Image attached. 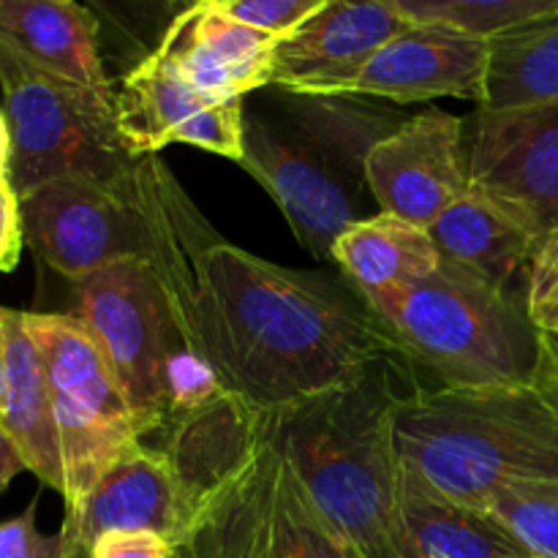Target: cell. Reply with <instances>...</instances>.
I'll list each match as a JSON object with an SVG mask.
<instances>
[{
  "label": "cell",
  "instance_id": "6da1fadb",
  "mask_svg": "<svg viewBox=\"0 0 558 558\" xmlns=\"http://www.w3.org/2000/svg\"><path fill=\"white\" fill-rule=\"evenodd\" d=\"M194 332L227 392L281 412L398 354L360 292L216 240L196 265Z\"/></svg>",
  "mask_w": 558,
  "mask_h": 558
},
{
  "label": "cell",
  "instance_id": "7a4b0ae2",
  "mask_svg": "<svg viewBox=\"0 0 558 558\" xmlns=\"http://www.w3.org/2000/svg\"><path fill=\"white\" fill-rule=\"evenodd\" d=\"M163 430L161 450L191 499L178 558H357L276 445L265 412L227 392Z\"/></svg>",
  "mask_w": 558,
  "mask_h": 558
},
{
  "label": "cell",
  "instance_id": "3957f363",
  "mask_svg": "<svg viewBox=\"0 0 558 558\" xmlns=\"http://www.w3.org/2000/svg\"><path fill=\"white\" fill-rule=\"evenodd\" d=\"M398 357L379 360L327 396L265 412L276 445L357 558H423L401 505L396 417L414 385L403 379Z\"/></svg>",
  "mask_w": 558,
  "mask_h": 558
},
{
  "label": "cell",
  "instance_id": "277c9868",
  "mask_svg": "<svg viewBox=\"0 0 558 558\" xmlns=\"http://www.w3.org/2000/svg\"><path fill=\"white\" fill-rule=\"evenodd\" d=\"M20 210L33 254L71 283L114 262H147L189 311L199 256L221 240L158 156H140L114 180H49L20 196Z\"/></svg>",
  "mask_w": 558,
  "mask_h": 558
},
{
  "label": "cell",
  "instance_id": "5b68a950",
  "mask_svg": "<svg viewBox=\"0 0 558 558\" xmlns=\"http://www.w3.org/2000/svg\"><path fill=\"white\" fill-rule=\"evenodd\" d=\"M396 450L414 483L483 510L505 485H558V414L532 387L414 385L398 407Z\"/></svg>",
  "mask_w": 558,
  "mask_h": 558
},
{
  "label": "cell",
  "instance_id": "8992f818",
  "mask_svg": "<svg viewBox=\"0 0 558 558\" xmlns=\"http://www.w3.org/2000/svg\"><path fill=\"white\" fill-rule=\"evenodd\" d=\"M392 347L436 379V390L532 387L539 330L526 298L441 262L420 281L365 298Z\"/></svg>",
  "mask_w": 558,
  "mask_h": 558
},
{
  "label": "cell",
  "instance_id": "52a82bcc",
  "mask_svg": "<svg viewBox=\"0 0 558 558\" xmlns=\"http://www.w3.org/2000/svg\"><path fill=\"white\" fill-rule=\"evenodd\" d=\"M0 90L11 129V185L27 194L58 178L114 180L136 156L114 120V93L63 80L0 41Z\"/></svg>",
  "mask_w": 558,
  "mask_h": 558
},
{
  "label": "cell",
  "instance_id": "ba28073f",
  "mask_svg": "<svg viewBox=\"0 0 558 558\" xmlns=\"http://www.w3.org/2000/svg\"><path fill=\"white\" fill-rule=\"evenodd\" d=\"M71 314L104 352L145 436L163 430V365L180 347L199 349L194 314L174 300L156 267L136 259L76 281Z\"/></svg>",
  "mask_w": 558,
  "mask_h": 558
},
{
  "label": "cell",
  "instance_id": "9c48e42d",
  "mask_svg": "<svg viewBox=\"0 0 558 558\" xmlns=\"http://www.w3.org/2000/svg\"><path fill=\"white\" fill-rule=\"evenodd\" d=\"M25 327L41 352L52 392L63 501L71 512L114 463L145 441V430L104 352L74 314H25Z\"/></svg>",
  "mask_w": 558,
  "mask_h": 558
},
{
  "label": "cell",
  "instance_id": "30bf717a",
  "mask_svg": "<svg viewBox=\"0 0 558 558\" xmlns=\"http://www.w3.org/2000/svg\"><path fill=\"white\" fill-rule=\"evenodd\" d=\"M469 189L539 240L558 229V104L477 107L466 120Z\"/></svg>",
  "mask_w": 558,
  "mask_h": 558
},
{
  "label": "cell",
  "instance_id": "8fae6325",
  "mask_svg": "<svg viewBox=\"0 0 558 558\" xmlns=\"http://www.w3.org/2000/svg\"><path fill=\"white\" fill-rule=\"evenodd\" d=\"M363 180L381 213L430 229L469 194L466 120L436 107L412 114L371 147Z\"/></svg>",
  "mask_w": 558,
  "mask_h": 558
},
{
  "label": "cell",
  "instance_id": "7c38bea8",
  "mask_svg": "<svg viewBox=\"0 0 558 558\" xmlns=\"http://www.w3.org/2000/svg\"><path fill=\"white\" fill-rule=\"evenodd\" d=\"M114 120L131 156H158L172 142L240 163L243 98H210L194 90L158 52L142 58L114 93Z\"/></svg>",
  "mask_w": 558,
  "mask_h": 558
},
{
  "label": "cell",
  "instance_id": "4fadbf2b",
  "mask_svg": "<svg viewBox=\"0 0 558 558\" xmlns=\"http://www.w3.org/2000/svg\"><path fill=\"white\" fill-rule=\"evenodd\" d=\"M490 38L439 22H412L381 44L338 96L425 104L466 98L483 107L488 96Z\"/></svg>",
  "mask_w": 558,
  "mask_h": 558
},
{
  "label": "cell",
  "instance_id": "5bb4252c",
  "mask_svg": "<svg viewBox=\"0 0 558 558\" xmlns=\"http://www.w3.org/2000/svg\"><path fill=\"white\" fill-rule=\"evenodd\" d=\"M240 167L272 196L298 243L316 259L332 262V245L360 216L325 156L267 120L245 118Z\"/></svg>",
  "mask_w": 558,
  "mask_h": 558
},
{
  "label": "cell",
  "instance_id": "9a60e30c",
  "mask_svg": "<svg viewBox=\"0 0 558 558\" xmlns=\"http://www.w3.org/2000/svg\"><path fill=\"white\" fill-rule=\"evenodd\" d=\"M191 521V499L161 447L142 441L114 463L76 510L65 512L60 537L65 558L87 556L109 532H156L180 548Z\"/></svg>",
  "mask_w": 558,
  "mask_h": 558
},
{
  "label": "cell",
  "instance_id": "2e32d148",
  "mask_svg": "<svg viewBox=\"0 0 558 558\" xmlns=\"http://www.w3.org/2000/svg\"><path fill=\"white\" fill-rule=\"evenodd\" d=\"M409 25L387 0H332L278 41L270 85L292 96H338L343 82Z\"/></svg>",
  "mask_w": 558,
  "mask_h": 558
},
{
  "label": "cell",
  "instance_id": "e0dca14e",
  "mask_svg": "<svg viewBox=\"0 0 558 558\" xmlns=\"http://www.w3.org/2000/svg\"><path fill=\"white\" fill-rule=\"evenodd\" d=\"M278 41L196 0L169 25L156 52L194 90L210 98H243L272 82Z\"/></svg>",
  "mask_w": 558,
  "mask_h": 558
},
{
  "label": "cell",
  "instance_id": "ac0fdd59",
  "mask_svg": "<svg viewBox=\"0 0 558 558\" xmlns=\"http://www.w3.org/2000/svg\"><path fill=\"white\" fill-rule=\"evenodd\" d=\"M0 41L49 74L112 93L101 22L76 0H0Z\"/></svg>",
  "mask_w": 558,
  "mask_h": 558
},
{
  "label": "cell",
  "instance_id": "d6986e66",
  "mask_svg": "<svg viewBox=\"0 0 558 558\" xmlns=\"http://www.w3.org/2000/svg\"><path fill=\"white\" fill-rule=\"evenodd\" d=\"M5 341V387L0 425L20 450L27 472L63 496L65 472L60 434L54 423L52 392L41 352L25 327V311L0 308Z\"/></svg>",
  "mask_w": 558,
  "mask_h": 558
},
{
  "label": "cell",
  "instance_id": "ffe728a7",
  "mask_svg": "<svg viewBox=\"0 0 558 558\" xmlns=\"http://www.w3.org/2000/svg\"><path fill=\"white\" fill-rule=\"evenodd\" d=\"M430 238L441 262L496 289H512L521 272L526 276L529 262L543 243L532 229L472 189L441 213Z\"/></svg>",
  "mask_w": 558,
  "mask_h": 558
},
{
  "label": "cell",
  "instance_id": "44dd1931",
  "mask_svg": "<svg viewBox=\"0 0 558 558\" xmlns=\"http://www.w3.org/2000/svg\"><path fill=\"white\" fill-rule=\"evenodd\" d=\"M332 262L363 298L381 289L420 281L439 270L441 256L430 229L379 213L357 218L332 245Z\"/></svg>",
  "mask_w": 558,
  "mask_h": 558
},
{
  "label": "cell",
  "instance_id": "7402d4cb",
  "mask_svg": "<svg viewBox=\"0 0 558 558\" xmlns=\"http://www.w3.org/2000/svg\"><path fill=\"white\" fill-rule=\"evenodd\" d=\"M403 472V469H401ZM401 505L407 529L423 558H529L534 556L488 510L445 499L403 472Z\"/></svg>",
  "mask_w": 558,
  "mask_h": 558
},
{
  "label": "cell",
  "instance_id": "603a6c76",
  "mask_svg": "<svg viewBox=\"0 0 558 558\" xmlns=\"http://www.w3.org/2000/svg\"><path fill=\"white\" fill-rule=\"evenodd\" d=\"M558 104V14L490 38L483 107Z\"/></svg>",
  "mask_w": 558,
  "mask_h": 558
},
{
  "label": "cell",
  "instance_id": "cb8c5ba5",
  "mask_svg": "<svg viewBox=\"0 0 558 558\" xmlns=\"http://www.w3.org/2000/svg\"><path fill=\"white\" fill-rule=\"evenodd\" d=\"M409 22H439L494 38L558 14V0H387Z\"/></svg>",
  "mask_w": 558,
  "mask_h": 558
},
{
  "label": "cell",
  "instance_id": "d4e9b609",
  "mask_svg": "<svg viewBox=\"0 0 558 558\" xmlns=\"http://www.w3.org/2000/svg\"><path fill=\"white\" fill-rule=\"evenodd\" d=\"M483 510L510 529L534 556L558 558V485H505Z\"/></svg>",
  "mask_w": 558,
  "mask_h": 558
},
{
  "label": "cell",
  "instance_id": "484cf974",
  "mask_svg": "<svg viewBox=\"0 0 558 558\" xmlns=\"http://www.w3.org/2000/svg\"><path fill=\"white\" fill-rule=\"evenodd\" d=\"M196 0H87V9L98 16L101 31L120 33L131 49L156 52L163 33Z\"/></svg>",
  "mask_w": 558,
  "mask_h": 558
},
{
  "label": "cell",
  "instance_id": "4316f807",
  "mask_svg": "<svg viewBox=\"0 0 558 558\" xmlns=\"http://www.w3.org/2000/svg\"><path fill=\"white\" fill-rule=\"evenodd\" d=\"M227 396L221 376L210 360L194 347H180L163 365V398H167V425L180 417L202 412ZM163 425V428H167Z\"/></svg>",
  "mask_w": 558,
  "mask_h": 558
},
{
  "label": "cell",
  "instance_id": "83f0119b",
  "mask_svg": "<svg viewBox=\"0 0 558 558\" xmlns=\"http://www.w3.org/2000/svg\"><path fill=\"white\" fill-rule=\"evenodd\" d=\"M199 3L210 5L243 25L256 27V31L283 38L298 31L311 16L319 14L332 0H199Z\"/></svg>",
  "mask_w": 558,
  "mask_h": 558
},
{
  "label": "cell",
  "instance_id": "f1b7e54d",
  "mask_svg": "<svg viewBox=\"0 0 558 558\" xmlns=\"http://www.w3.org/2000/svg\"><path fill=\"white\" fill-rule=\"evenodd\" d=\"M526 298L529 319L539 332L558 336V229L539 243L526 270Z\"/></svg>",
  "mask_w": 558,
  "mask_h": 558
},
{
  "label": "cell",
  "instance_id": "f546056e",
  "mask_svg": "<svg viewBox=\"0 0 558 558\" xmlns=\"http://www.w3.org/2000/svg\"><path fill=\"white\" fill-rule=\"evenodd\" d=\"M0 558H65L63 537L41 534L36 526V501L25 512L0 521Z\"/></svg>",
  "mask_w": 558,
  "mask_h": 558
},
{
  "label": "cell",
  "instance_id": "4dcf8cb0",
  "mask_svg": "<svg viewBox=\"0 0 558 558\" xmlns=\"http://www.w3.org/2000/svg\"><path fill=\"white\" fill-rule=\"evenodd\" d=\"M87 558H178V548L156 532H109L90 545Z\"/></svg>",
  "mask_w": 558,
  "mask_h": 558
},
{
  "label": "cell",
  "instance_id": "1f68e13d",
  "mask_svg": "<svg viewBox=\"0 0 558 558\" xmlns=\"http://www.w3.org/2000/svg\"><path fill=\"white\" fill-rule=\"evenodd\" d=\"M22 245H25V229H22L20 194L11 180H5L0 183V272L14 270Z\"/></svg>",
  "mask_w": 558,
  "mask_h": 558
},
{
  "label": "cell",
  "instance_id": "d6a6232c",
  "mask_svg": "<svg viewBox=\"0 0 558 558\" xmlns=\"http://www.w3.org/2000/svg\"><path fill=\"white\" fill-rule=\"evenodd\" d=\"M532 390L558 414V336L539 332V363L534 371Z\"/></svg>",
  "mask_w": 558,
  "mask_h": 558
},
{
  "label": "cell",
  "instance_id": "836d02e7",
  "mask_svg": "<svg viewBox=\"0 0 558 558\" xmlns=\"http://www.w3.org/2000/svg\"><path fill=\"white\" fill-rule=\"evenodd\" d=\"M22 472H27L25 461H22L20 450H16V445L11 441V436L5 434L3 425H0V494H3L11 485V480Z\"/></svg>",
  "mask_w": 558,
  "mask_h": 558
},
{
  "label": "cell",
  "instance_id": "e575fe53",
  "mask_svg": "<svg viewBox=\"0 0 558 558\" xmlns=\"http://www.w3.org/2000/svg\"><path fill=\"white\" fill-rule=\"evenodd\" d=\"M11 180V129L3 107H0V183Z\"/></svg>",
  "mask_w": 558,
  "mask_h": 558
},
{
  "label": "cell",
  "instance_id": "d590c367",
  "mask_svg": "<svg viewBox=\"0 0 558 558\" xmlns=\"http://www.w3.org/2000/svg\"><path fill=\"white\" fill-rule=\"evenodd\" d=\"M3 387H5V341H3V325H0V407H3Z\"/></svg>",
  "mask_w": 558,
  "mask_h": 558
},
{
  "label": "cell",
  "instance_id": "8d00e7d4",
  "mask_svg": "<svg viewBox=\"0 0 558 558\" xmlns=\"http://www.w3.org/2000/svg\"><path fill=\"white\" fill-rule=\"evenodd\" d=\"M71 558H87V556H71Z\"/></svg>",
  "mask_w": 558,
  "mask_h": 558
},
{
  "label": "cell",
  "instance_id": "74e56055",
  "mask_svg": "<svg viewBox=\"0 0 558 558\" xmlns=\"http://www.w3.org/2000/svg\"><path fill=\"white\" fill-rule=\"evenodd\" d=\"M529 558H539V556H529Z\"/></svg>",
  "mask_w": 558,
  "mask_h": 558
}]
</instances>
